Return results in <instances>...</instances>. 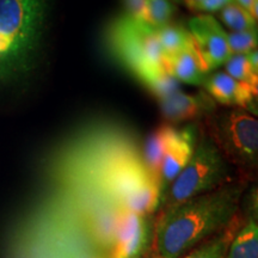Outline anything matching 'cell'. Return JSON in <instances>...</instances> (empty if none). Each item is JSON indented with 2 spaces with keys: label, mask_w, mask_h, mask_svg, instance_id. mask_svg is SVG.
<instances>
[{
  "label": "cell",
  "mask_w": 258,
  "mask_h": 258,
  "mask_svg": "<svg viewBox=\"0 0 258 258\" xmlns=\"http://www.w3.org/2000/svg\"><path fill=\"white\" fill-rule=\"evenodd\" d=\"M246 180L238 179L166 209L153 221L152 258H180L217 234L240 211Z\"/></svg>",
  "instance_id": "cell-1"
},
{
  "label": "cell",
  "mask_w": 258,
  "mask_h": 258,
  "mask_svg": "<svg viewBox=\"0 0 258 258\" xmlns=\"http://www.w3.org/2000/svg\"><path fill=\"white\" fill-rule=\"evenodd\" d=\"M49 0H0V77L31 69L46 29Z\"/></svg>",
  "instance_id": "cell-2"
},
{
  "label": "cell",
  "mask_w": 258,
  "mask_h": 258,
  "mask_svg": "<svg viewBox=\"0 0 258 258\" xmlns=\"http://www.w3.org/2000/svg\"><path fill=\"white\" fill-rule=\"evenodd\" d=\"M238 179L241 178L234 167L225 159L205 129L200 127L192 157L170 185L160 201L159 209L173 207Z\"/></svg>",
  "instance_id": "cell-3"
},
{
  "label": "cell",
  "mask_w": 258,
  "mask_h": 258,
  "mask_svg": "<svg viewBox=\"0 0 258 258\" xmlns=\"http://www.w3.org/2000/svg\"><path fill=\"white\" fill-rule=\"evenodd\" d=\"M201 127L220 153L247 180L258 166V121L245 109L228 108L207 116Z\"/></svg>",
  "instance_id": "cell-4"
},
{
  "label": "cell",
  "mask_w": 258,
  "mask_h": 258,
  "mask_svg": "<svg viewBox=\"0 0 258 258\" xmlns=\"http://www.w3.org/2000/svg\"><path fill=\"white\" fill-rule=\"evenodd\" d=\"M106 41L112 55L141 84L164 69L156 29L146 22L118 16L109 25Z\"/></svg>",
  "instance_id": "cell-5"
},
{
  "label": "cell",
  "mask_w": 258,
  "mask_h": 258,
  "mask_svg": "<svg viewBox=\"0 0 258 258\" xmlns=\"http://www.w3.org/2000/svg\"><path fill=\"white\" fill-rule=\"evenodd\" d=\"M186 29L208 74L230 59L226 31L213 16H195L188 21Z\"/></svg>",
  "instance_id": "cell-6"
},
{
  "label": "cell",
  "mask_w": 258,
  "mask_h": 258,
  "mask_svg": "<svg viewBox=\"0 0 258 258\" xmlns=\"http://www.w3.org/2000/svg\"><path fill=\"white\" fill-rule=\"evenodd\" d=\"M153 221L121 207L115 240L109 258H143L152 240Z\"/></svg>",
  "instance_id": "cell-7"
},
{
  "label": "cell",
  "mask_w": 258,
  "mask_h": 258,
  "mask_svg": "<svg viewBox=\"0 0 258 258\" xmlns=\"http://www.w3.org/2000/svg\"><path fill=\"white\" fill-rule=\"evenodd\" d=\"M199 133L200 127L196 123H190L176 131L175 137L171 140L165 157L163 159L159 178H158L160 201L169 190L170 185L173 183V180L182 172V170L189 163L190 158L192 157L196 144H198Z\"/></svg>",
  "instance_id": "cell-8"
},
{
  "label": "cell",
  "mask_w": 258,
  "mask_h": 258,
  "mask_svg": "<svg viewBox=\"0 0 258 258\" xmlns=\"http://www.w3.org/2000/svg\"><path fill=\"white\" fill-rule=\"evenodd\" d=\"M158 102L161 115L169 124L205 120L217 110V103L205 91L196 95L178 91Z\"/></svg>",
  "instance_id": "cell-9"
},
{
  "label": "cell",
  "mask_w": 258,
  "mask_h": 258,
  "mask_svg": "<svg viewBox=\"0 0 258 258\" xmlns=\"http://www.w3.org/2000/svg\"><path fill=\"white\" fill-rule=\"evenodd\" d=\"M202 85L213 101L227 108H241L249 111L253 110V104L257 103V89L238 82L225 72L207 74Z\"/></svg>",
  "instance_id": "cell-10"
},
{
  "label": "cell",
  "mask_w": 258,
  "mask_h": 258,
  "mask_svg": "<svg viewBox=\"0 0 258 258\" xmlns=\"http://www.w3.org/2000/svg\"><path fill=\"white\" fill-rule=\"evenodd\" d=\"M164 69L179 83L188 85H202L207 76L201 57L196 50L194 42L189 47L178 51L175 55L163 59Z\"/></svg>",
  "instance_id": "cell-11"
},
{
  "label": "cell",
  "mask_w": 258,
  "mask_h": 258,
  "mask_svg": "<svg viewBox=\"0 0 258 258\" xmlns=\"http://www.w3.org/2000/svg\"><path fill=\"white\" fill-rule=\"evenodd\" d=\"M250 211L238 228L228 247L226 258H258V220L257 206L250 203Z\"/></svg>",
  "instance_id": "cell-12"
},
{
  "label": "cell",
  "mask_w": 258,
  "mask_h": 258,
  "mask_svg": "<svg viewBox=\"0 0 258 258\" xmlns=\"http://www.w3.org/2000/svg\"><path fill=\"white\" fill-rule=\"evenodd\" d=\"M177 128L172 124L163 123L148 135L141 156L143 163L151 176L158 182L163 159L169 148V145L175 137Z\"/></svg>",
  "instance_id": "cell-13"
},
{
  "label": "cell",
  "mask_w": 258,
  "mask_h": 258,
  "mask_svg": "<svg viewBox=\"0 0 258 258\" xmlns=\"http://www.w3.org/2000/svg\"><path fill=\"white\" fill-rule=\"evenodd\" d=\"M243 220L244 213L239 211L233 220L226 226L224 230L196 245L194 249L180 258H226L228 247H230Z\"/></svg>",
  "instance_id": "cell-14"
},
{
  "label": "cell",
  "mask_w": 258,
  "mask_h": 258,
  "mask_svg": "<svg viewBox=\"0 0 258 258\" xmlns=\"http://www.w3.org/2000/svg\"><path fill=\"white\" fill-rule=\"evenodd\" d=\"M159 184L156 179L151 177L122 202L121 207L135 214L150 217L159 209Z\"/></svg>",
  "instance_id": "cell-15"
},
{
  "label": "cell",
  "mask_w": 258,
  "mask_h": 258,
  "mask_svg": "<svg viewBox=\"0 0 258 258\" xmlns=\"http://www.w3.org/2000/svg\"><path fill=\"white\" fill-rule=\"evenodd\" d=\"M156 34L163 51V59L175 55L192 43L188 29L180 24L170 23L157 29Z\"/></svg>",
  "instance_id": "cell-16"
},
{
  "label": "cell",
  "mask_w": 258,
  "mask_h": 258,
  "mask_svg": "<svg viewBox=\"0 0 258 258\" xmlns=\"http://www.w3.org/2000/svg\"><path fill=\"white\" fill-rule=\"evenodd\" d=\"M220 17L222 23L231 29L233 32L247 31L257 29L256 19L251 16L246 10L241 8L237 3H231L220 11Z\"/></svg>",
  "instance_id": "cell-17"
},
{
  "label": "cell",
  "mask_w": 258,
  "mask_h": 258,
  "mask_svg": "<svg viewBox=\"0 0 258 258\" xmlns=\"http://www.w3.org/2000/svg\"><path fill=\"white\" fill-rule=\"evenodd\" d=\"M176 6L172 0H146L145 22L153 29H159L172 23Z\"/></svg>",
  "instance_id": "cell-18"
},
{
  "label": "cell",
  "mask_w": 258,
  "mask_h": 258,
  "mask_svg": "<svg viewBox=\"0 0 258 258\" xmlns=\"http://www.w3.org/2000/svg\"><path fill=\"white\" fill-rule=\"evenodd\" d=\"M226 73L238 82L247 84L251 88L257 89L258 86V71L253 70L246 55L244 54H233L225 63Z\"/></svg>",
  "instance_id": "cell-19"
},
{
  "label": "cell",
  "mask_w": 258,
  "mask_h": 258,
  "mask_svg": "<svg viewBox=\"0 0 258 258\" xmlns=\"http://www.w3.org/2000/svg\"><path fill=\"white\" fill-rule=\"evenodd\" d=\"M143 85L148 90L151 95H153L158 101L165 97L180 91V84L178 80L173 78L165 69L153 74L152 77L145 80Z\"/></svg>",
  "instance_id": "cell-20"
},
{
  "label": "cell",
  "mask_w": 258,
  "mask_h": 258,
  "mask_svg": "<svg viewBox=\"0 0 258 258\" xmlns=\"http://www.w3.org/2000/svg\"><path fill=\"white\" fill-rule=\"evenodd\" d=\"M226 40L231 54H249L257 49V29L239 32H226Z\"/></svg>",
  "instance_id": "cell-21"
},
{
  "label": "cell",
  "mask_w": 258,
  "mask_h": 258,
  "mask_svg": "<svg viewBox=\"0 0 258 258\" xmlns=\"http://www.w3.org/2000/svg\"><path fill=\"white\" fill-rule=\"evenodd\" d=\"M233 3V0H201L198 4L192 6L191 11L195 12H206V14H213V12L221 11L225 6Z\"/></svg>",
  "instance_id": "cell-22"
},
{
  "label": "cell",
  "mask_w": 258,
  "mask_h": 258,
  "mask_svg": "<svg viewBox=\"0 0 258 258\" xmlns=\"http://www.w3.org/2000/svg\"><path fill=\"white\" fill-rule=\"evenodd\" d=\"M125 9V15L131 16L138 21L145 22L146 12V0H122Z\"/></svg>",
  "instance_id": "cell-23"
},
{
  "label": "cell",
  "mask_w": 258,
  "mask_h": 258,
  "mask_svg": "<svg viewBox=\"0 0 258 258\" xmlns=\"http://www.w3.org/2000/svg\"><path fill=\"white\" fill-rule=\"evenodd\" d=\"M233 2L237 3L238 5L246 10V11L250 14L251 10L253 8V5L256 4V3H258V0H233Z\"/></svg>",
  "instance_id": "cell-24"
},
{
  "label": "cell",
  "mask_w": 258,
  "mask_h": 258,
  "mask_svg": "<svg viewBox=\"0 0 258 258\" xmlns=\"http://www.w3.org/2000/svg\"><path fill=\"white\" fill-rule=\"evenodd\" d=\"M199 2H201V0H184V2H183V3H184V4L188 6L189 9H191L192 6L195 5V4H198Z\"/></svg>",
  "instance_id": "cell-25"
},
{
  "label": "cell",
  "mask_w": 258,
  "mask_h": 258,
  "mask_svg": "<svg viewBox=\"0 0 258 258\" xmlns=\"http://www.w3.org/2000/svg\"><path fill=\"white\" fill-rule=\"evenodd\" d=\"M173 2H176V3H183V2H184V0H173Z\"/></svg>",
  "instance_id": "cell-26"
}]
</instances>
